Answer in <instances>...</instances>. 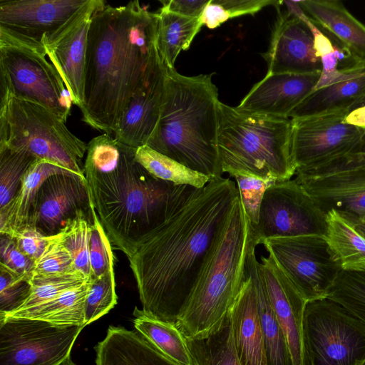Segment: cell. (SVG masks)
Wrapping results in <instances>:
<instances>
[{"label": "cell", "mask_w": 365, "mask_h": 365, "mask_svg": "<svg viewBox=\"0 0 365 365\" xmlns=\"http://www.w3.org/2000/svg\"><path fill=\"white\" fill-rule=\"evenodd\" d=\"M352 220V219H351ZM356 228L365 236V221L361 220H352Z\"/></svg>", "instance_id": "cell-49"}, {"label": "cell", "mask_w": 365, "mask_h": 365, "mask_svg": "<svg viewBox=\"0 0 365 365\" xmlns=\"http://www.w3.org/2000/svg\"><path fill=\"white\" fill-rule=\"evenodd\" d=\"M185 339L193 365H243L236 349L231 311L217 331Z\"/></svg>", "instance_id": "cell-31"}, {"label": "cell", "mask_w": 365, "mask_h": 365, "mask_svg": "<svg viewBox=\"0 0 365 365\" xmlns=\"http://www.w3.org/2000/svg\"><path fill=\"white\" fill-rule=\"evenodd\" d=\"M304 11L317 24L331 34L352 57L365 62V26L339 1H298Z\"/></svg>", "instance_id": "cell-24"}, {"label": "cell", "mask_w": 365, "mask_h": 365, "mask_svg": "<svg viewBox=\"0 0 365 365\" xmlns=\"http://www.w3.org/2000/svg\"><path fill=\"white\" fill-rule=\"evenodd\" d=\"M91 278H98L114 269L111 242L101 223L95 208L92 211L88 243Z\"/></svg>", "instance_id": "cell-40"}, {"label": "cell", "mask_w": 365, "mask_h": 365, "mask_svg": "<svg viewBox=\"0 0 365 365\" xmlns=\"http://www.w3.org/2000/svg\"><path fill=\"white\" fill-rule=\"evenodd\" d=\"M90 283L91 278L82 285L17 317L43 320L56 325L85 327L86 302Z\"/></svg>", "instance_id": "cell-32"}, {"label": "cell", "mask_w": 365, "mask_h": 365, "mask_svg": "<svg viewBox=\"0 0 365 365\" xmlns=\"http://www.w3.org/2000/svg\"><path fill=\"white\" fill-rule=\"evenodd\" d=\"M90 278L78 270L56 274H33L30 279L31 292L29 297L18 310L7 316L20 317L54 299L63 292L82 285Z\"/></svg>", "instance_id": "cell-34"}, {"label": "cell", "mask_w": 365, "mask_h": 365, "mask_svg": "<svg viewBox=\"0 0 365 365\" xmlns=\"http://www.w3.org/2000/svg\"><path fill=\"white\" fill-rule=\"evenodd\" d=\"M326 239L342 270H365V236L354 221L331 210L327 212Z\"/></svg>", "instance_id": "cell-27"}, {"label": "cell", "mask_w": 365, "mask_h": 365, "mask_svg": "<svg viewBox=\"0 0 365 365\" xmlns=\"http://www.w3.org/2000/svg\"><path fill=\"white\" fill-rule=\"evenodd\" d=\"M321 72L266 74L255 83L237 108L250 113L289 118L314 90Z\"/></svg>", "instance_id": "cell-21"}, {"label": "cell", "mask_w": 365, "mask_h": 365, "mask_svg": "<svg viewBox=\"0 0 365 365\" xmlns=\"http://www.w3.org/2000/svg\"><path fill=\"white\" fill-rule=\"evenodd\" d=\"M231 316L236 349L242 364L268 365L256 292L246 270Z\"/></svg>", "instance_id": "cell-22"}, {"label": "cell", "mask_w": 365, "mask_h": 365, "mask_svg": "<svg viewBox=\"0 0 365 365\" xmlns=\"http://www.w3.org/2000/svg\"><path fill=\"white\" fill-rule=\"evenodd\" d=\"M348 113L344 108L291 118L292 152L297 170L341 156L358 143L365 129L346 123Z\"/></svg>", "instance_id": "cell-14"}, {"label": "cell", "mask_w": 365, "mask_h": 365, "mask_svg": "<svg viewBox=\"0 0 365 365\" xmlns=\"http://www.w3.org/2000/svg\"><path fill=\"white\" fill-rule=\"evenodd\" d=\"M68 172L49 161L35 160L25 173L14 200L0 212V234L11 237L28 226L42 182L50 175Z\"/></svg>", "instance_id": "cell-26"}, {"label": "cell", "mask_w": 365, "mask_h": 365, "mask_svg": "<svg viewBox=\"0 0 365 365\" xmlns=\"http://www.w3.org/2000/svg\"><path fill=\"white\" fill-rule=\"evenodd\" d=\"M135 158L136 161L153 176L175 185H190L201 188L213 180L146 145L136 148Z\"/></svg>", "instance_id": "cell-33"}, {"label": "cell", "mask_w": 365, "mask_h": 365, "mask_svg": "<svg viewBox=\"0 0 365 365\" xmlns=\"http://www.w3.org/2000/svg\"><path fill=\"white\" fill-rule=\"evenodd\" d=\"M262 245L307 302L327 298L342 270L324 236L274 237Z\"/></svg>", "instance_id": "cell-11"}, {"label": "cell", "mask_w": 365, "mask_h": 365, "mask_svg": "<svg viewBox=\"0 0 365 365\" xmlns=\"http://www.w3.org/2000/svg\"><path fill=\"white\" fill-rule=\"evenodd\" d=\"M88 1L1 0L0 34L46 53L43 37L57 31Z\"/></svg>", "instance_id": "cell-16"}, {"label": "cell", "mask_w": 365, "mask_h": 365, "mask_svg": "<svg viewBox=\"0 0 365 365\" xmlns=\"http://www.w3.org/2000/svg\"><path fill=\"white\" fill-rule=\"evenodd\" d=\"M158 17L138 1L94 13L87 41L82 120L113 135L129 101L158 55Z\"/></svg>", "instance_id": "cell-2"}, {"label": "cell", "mask_w": 365, "mask_h": 365, "mask_svg": "<svg viewBox=\"0 0 365 365\" xmlns=\"http://www.w3.org/2000/svg\"><path fill=\"white\" fill-rule=\"evenodd\" d=\"M70 253L58 237L47 236V244L41 257L35 261L33 274H56L76 271Z\"/></svg>", "instance_id": "cell-43"}, {"label": "cell", "mask_w": 365, "mask_h": 365, "mask_svg": "<svg viewBox=\"0 0 365 365\" xmlns=\"http://www.w3.org/2000/svg\"><path fill=\"white\" fill-rule=\"evenodd\" d=\"M262 56L267 63V74H306L322 69L311 30L302 19L287 10L279 11L269 49Z\"/></svg>", "instance_id": "cell-19"}, {"label": "cell", "mask_w": 365, "mask_h": 365, "mask_svg": "<svg viewBox=\"0 0 365 365\" xmlns=\"http://www.w3.org/2000/svg\"><path fill=\"white\" fill-rule=\"evenodd\" d=\"M34 263L19 249L14 238L0 234V266L17 274L31 277Z\"/></svg>", "instance_id": "cell-44"}, {"label": "cell", "mask_w": 365, "mask_h": 365, "mask_svg": "<svg viewBox=\"0 0 365 365\" xmlns=\"http://www.w3.org/2000/svg\"><path fill=\"white\" fill-rule=\"evenodd\" d=\"M106 3L88 0L64 25L42 38L46 56L61 76L72 103L79 109L84 102L88 34L94 13Z\"/></svg>", "instance_id": "cell-15"}, {"label": "cell", "mask_w": 365, "mask_h": 365, "mask_svg": "<svg viewBox=\"0 0 365 365\" xmlns=\"http://www.w3.org/2000/svg\"><path fill=\"white\" fill-rule=\"evenodd\" d=\"M292 120L220 103L217 152L221 171L288 180L296 174Z\"/></svg>", "instance_id": "cell-6"}, {"label": "cell", "mask_w": 365, "mask_h": 365, "mask_svg": "<svg viewBox=\"0 0 365 365\" xmlns=\"http://www.w3.org/2000/svg\"><path fill=\"white\" fill-rule=\"evenodd\" d=\"M365 96V73L313 91L294 111L289 118L324 112L349 109Z\"/></svg>", "instance_id": "cell-30"}, {"label": "cell", "mask_w": 365, "mask_h": 365, "mask_svg": "<svg viewBox=\"0 0 365 365\" xmlns=\"http://www.w3.org/2000/svg\"><path fill=\"white\" fill-rule=\"evenodd\" d=\"M19 249L33 260L43 254L47 244V236L31 225H28L13 235Z\"/></svg>", "instance_id": "cell-45"}, {"label": "cell", "mask_w": 365, "mask_h": 365, "mask_svg": "<svg viewBox=\"0 0 365 365\" xmlns=\"http://www.w3.org/2000/svg\"><path fill=\"white\" fill-rule=\"evenodd\" d=\"M91 218L92 213L81 212L56 235L70 253L76 269L88 277L92 276L88 251Z\"/></svg>", "instance_id": "cell-35"}, {"label": "cell", "mask_w": 365, "mask_h": 365, "mask_svg": "<svg viewBox=\"0 0 365 365\" xmlns=\"http://www.w3.org/2000/svg\"><path fill=\"white\" fill-rule=\"evenodd\" d=\"M83 327L0 317V365H61Z\"/></svg>", "instance_id": "cell-10"}, {"label": "cell", "mask_w": 365, "mask_h": 365, "mask_svg": "<svg viewBox=\"0 0 365 365\" xmlns=\"http://www.w3.org/2000/svg\"><path fill=\"white\" fill-rule=\"evenodd\" d=\"M327 227V213L295 179L277 182L266 190L258 223L252 227L259 245L274 237H325Z\"/></svg>", "instance_id": "cell-12"}, {"label": "cell", "mask_w": 365, "mask_h": 365, "mask_svg": "<svg viewBox=\"0 0 365 365\" xmlns=\"http://www.w3.org/2000/svg\"><path fill=\"white\" fill-rule=\"evenodd\" d=\"M117 304L114 269L98 278H91L86 302V324L108 313Z\"/></svg>", "instance_id": "cell-39"}, {"label": "cell", "mask_w": 365, "mask_h": 365, "mask_svg": "<svg viewBox=\"0 0 365 365\" xmlns=\"http://www.w3.org/2000/svg\"><path fill=\"white\" fill-rule=\"evenodd\" d=\"M36 160L26 152L0 148V212L14 200L25 173Z\"/></svg>", "instance_id": "cell-36"}, {"label": "cell", "mask_w": 365, "mask_h": 365, "mask_svg": "<svg viewBox=\"0 0 365 365\" xmlns=\"http://www.w3.org/2000/svg\"><path fill=\"white\" fill-rule=\"evenodd\" d=\"M209 0H167L161 1L163 9L179 15L200 18Z\"/></svg>", "instance_id": "cell-46"}, {"label": "cell", "mask_w": 365, "mask_h": 365, "mask_svg": "<svg viewBox=\"0 0 365 365\" xmlns=\"http://www.w3.org/2000/svg\"><path fill=\"white\" fill-rule=\"evenodd\" d=\"M260 268L271 304L287 341L292 365H306L303 319L307 302L271 255L261 256Z\"/></svg>", "instance_id": "cell-20"}, {"label": "cell", "mask_w": 365, "mask_h": 365, "mask_svg": "<svg viewBox=\"0 0 365 365\" xmlns=\"http://www.w3.org/2000/svg\"><path fill=\"white\" fill-rule=\"evenodd\" d=\"M239 191L240 202L252 227L257 225L260 206L266 190L277 181L274 178H261L249 175L233 177Z\"/></svg>", "instance_id": "cell-42"}, {"label": "cell", "mask_w": 365, "mask_h": 365, "mask_svg": "<svg viewBox=\"0 0 365 365\" xmlns=\"http://www.w3.org/2000/svg\"><path fill=\"white\" fill-rule=\"evenodd\" d=\"M306 365H361L365 324L327 297L308 302L303 319Z\"/></svg>", "instance_id": "cell-9"}, {"label": "cell", "mask_w": 365, "mask_h": 365, "mask_svg": "<svg viewBox=\"0 0 365 365\" xmlns=\"http://www.w3.org/2000/svg\"><path fill=\"white\" fill-rule=\"evenodd\" d=\"M345 120L365 129V96L349 109Z\"/></svg>", "instance_id": "cell-47"}, {"label": "cell", "mask_w": 365, "mask_h": 365, "mask_svg": "<svg viewBox=\"0 0 365 365\" xmlns=\"http://www.w3.org/2000/svg\"><path fill=\"white\" fill-rule=\"evenodd\" d=\"M295 175L326 213L334 210L352 220L365 216V157L344 155Z\"/></svg>", "instance_id": "cell-13"}, {"label": "cell", "mask_w": 365, "mask_h": 365, "mask_svg": "<svg viewBox=\"0 0 365 365\" xmlns=\"http://www.w3.org/2000/svg\"><path fill=\"white\" fill-rule=\"evenodd\" d=\"M156 14V45L159 55L168 68L175 69L178 54L188 49L202 24L200 18L179 15L163 7Z\"/></svg>", "instance_id": "cell-28"}, {"label": "cell", "mask_w": 365, "mask_h": 365, "mask_svg": "<svg viewBox=\"0 0 365 365\" xmlns=\"http://www.w3.org/2000/svg\"><path fill=\"white\" fill-rule=\"evenodd\" d=\"M167 67L158 53L133 94L113 137L135 148L145 145L160 119Z\"/></svg>", "instance_id": "cell-18"}, {"label": "cell", "mask_w": 365, "mask_h": 365, "mask_svg": "<svg viewBox=\"0 0 365 365\" xmlns=\"http://www.w3.org/2000/svg\"><path fill=\"white\" fill-rule=\"evenodd\" d=\"M135 331L159 351L182 365H193L186 339L175 323L158 319L135 307Z\"/></svg>", "instance_id": "cell-29"}, {"label": "cell", "mask_w": 365, "mask_h": 365, "mask_svg": "<svg viewBox=\"0 0 365 365\" xmlns=\"http://www.w3.org/2000/svg\"><path fill=\"white\" fill-rule=\"evenodd\" d=\"M96 365H182L165 356L137 331L110 326L95 347Z\"/></svg>", "instance_id": "cell-23"}, {"label": "cell", "mask_w": 365, "mask_h": 365, "mask_svg": "<svg viewBox=\"0 0 365 365\" xmlns=\"http://www.w3.org/2000/svg\"><path fill=\"white\" fill-rule=\"evenodd\" d=\"M361 220L365 221V216Z\"/></svg>", "instance_id": "cell-51"}, {"label": "cell", "mask_w": 365, "mask_h": 365, "mask_svg": "<svg viewBox=\"0 0 365 365\" xmlns=\"http://www.w3.org/2000/svg\"><path fill=\"white\" fill-rule=\"evenodd\" d=\"M327 297L343 306L365 324V270H341Z\"/></svg>", "instance_id": "cell-37"}, {"label": "cell", "mask_w": 365, "mask_h": 365, "mask_svg": "<svg viewBox=\"0 0 365 365\" xmlns=\"http://www.w3.org/2000/svg\"><path fill=\"white\" fill-rule=\"evenodd\" d=\"M61 365H76V364L75 363H73V361L71 360V359L70 357Z\"/></svg>", "instance_id": "cell-50"}, {"label": "cell", "mask_w": 365, "mask_h": 365, "mask_svg": "<svg viewBox=\"0 0 365 365\" xmlns=\"http://www.w3.org/2000/svg\"><path fill=\"white\" fill-rule=\"evenodd\" d=\"M94 208L85 177L72 172L50 175L41 184L29 225L45 236L58 234L81 212Z\"/></svg>", "instance_id": "cell-17"}, {"label": "cell", "mask_w": 365, "mask_h": 365, "mask_svg": "<svg viewBox=\"0 0 365 365\" xmlns=\"http://www.w3.org/2000/svg\"><path fill=\"white\" fill-rule=\"evenodd\" d=\"M136 148L103 133L88 143L84 174L97 216L110 242L127 257L167 219L187 185L153 176Z\"/></svg>", "instance_id": "cell-3"}, {"label": "cell", "mask_w": 365, "mask_h": 365, "mask_svg": "<svg viewBox=\"0 0 365 365\" xmlns=\"http://www.w3.org/2000/svg\"><path fill=\"white\" fill-rule=\"evenodd\" d=\"M257 245L254 243L248 252L245 270L251 277L256 292L267 363L268 365H292L287 341L271 304L260 262L256 258Z\"/></svg>", "instance_id": "cell-25"}, {"label": "cell", "mask_w": 365, "mask_h": 365, "mask_svg": "<svg viewBox=\"0 0 365 365\" xmlns=\"http://www.w3.org/2000/svg\"><path fill=\"white\" fill-rule=\"evenodd\" d=\"M8 96L38 103L65 123L73 103L44 51L0 34V99Z\"/></svg>", "instance_id": "cell-8"}, {"label": "cell", "mask_w": 365, "mask_h": 365, "mask_svg": "<svg viewBox=\"0 0 365 365\" xmlns=\"http://www.w3.org/2000/svg\"><path fill=\"white\" fill-rule=\"evenodd\" d=\"M361 365H365V360L364 361V362Z\"/></svg>", "instance_id": "cell-52"}, {"label": "cell", "mask_w": 365, "mask_h": 365, "mask_svg": "<svg viewBox=\"0 0 365 365\" xmlns=\"http://www.w3.org/2000/svg\"><path fill=\"white\" fill-rule=\"evenodd\" d=\"M30 279L0 266V317L14 313L24 304L31 292Z\"/></svg>", "instance_id": "cell-41"}, {"label": "cell", "mask_w": 365, "mask_h": 365, "mask_svg": "<svg viewBox=\"0 0 365 365\" xmlns=\"http://www.w3.org/2000/svg\"><path fill=\"white\" fill-rule=\"evenodd\" d=\"M345 155L365 157V132L358 143Z\"/></svg>", "instance_id": "cell-48"}, {"label": "cell", "mask_w": 365, "mask_h": 365, "mask_svg": "<svg viewBox=\"0 0 365 365\" xmlns=\"http://www.w3.org/2000/svg\"><path fill=\"white\" fill-rule=\"evenodd\" d=\"M254 243L259 245L239 196L194 292L175 322L185 338L205 337L223 324L240 292L247 256Z\"/></svg>", "instance_id": "cell-5"}, {"label": "cell", "mask_w": 365, "mask_h": 365, "mask_svg": "<svg viewBox=\"0 0 365 365\" xmlns=\"http://www.w3.org/2000/svg\"><path fill=\"white\" fill-rule=\"evenodd\" d=\"M212 74L185 76L167 68L158 125L146 145L212 179L222 178L218 91Z\"/></svg>", "instance_id": "cell-4"}, {"label": "cell", "mask_w": 365, "mask_h": 365, "mask_svg": "<svg viewBox=\"0 0 365 365\" xmlns=\"http://www.w3.org/2000/svg\"><path fill=\"white\" fill-rule=\"evenodd\" d=\"M238 197L230 178L187 185L165 222L128 258L144 312L175 323Z\"/></svg>", "instance_id": "cell-1"}, {"label": "cell", "mask_w": 365, "mask_h": 365, "mask_svg": "<svg viewBox=\"0 0 365 365\" xmlns=\"http://www.w3.org/2000/svg\"><path fill=\"white\" fill-rule=\"evenodd\" d=\"M279 1L272 0H209L205 6L200 21L210 29L220 26L230 19L245 14L254 15L263 7L273 4L277 6Z\"/></svg>", "instance_id": "cell-38"}, {"label": "cell", "mask_w": 365, "mask_h": 365, "mask_svg": "<svg viewBox=\"0 0 365 365\" xmlns=\"http://www.w3.org/2000/svg\"><path fill=\"white\" fill-rule=\"evenodd\" d=\"M87 146L44 106L12 96L0 99V148L26 152L85 177Z\"/></svg>", "instance_id": "cell-7"}]
</instances>
